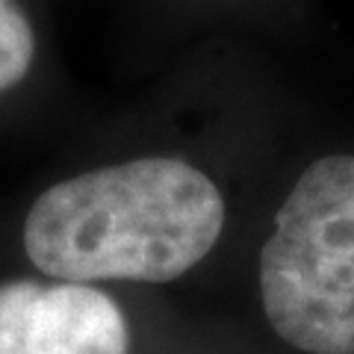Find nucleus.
Returning <instances> with one entry per match:
<instances>
[{"label": "nucleus", "instance_id": "nucleus-4", "mask_svg": "<svg viewBox=\"0 0 354 354\" xmlns=\"http://www.w3.org/2000/svg\"><path fill=\"white\" fill-rule=\"evenodd\" d=\"M36 36L27 15L12 3L0 0V92L21 83L32 65Z\"/></svg>", "mask_w": 354, "mask_h": 354}, {"label": "nucleus", "instance_id": "nucleus-1", "mask_svg": "<svg viewBox=\"0 0 354 354\" xmlns=\"http://www.w3.org/2000/svg\"><path fill=\"white\" fill-rule=\"evenodd\" d=\"M225 198L171 157L95 169L44 189L24 221V251L48 278L174 281L221 236Z\"/></svg>", "mask_w": 354, "mask_h": 354}, {"label": "nucleus", "instance_id": "nucleus-3", "mask_svg": "<svg viewBox=\"0 0 354 354\" xmlns=\"http://www.w3.org/2000/svg\"><path fill=\"white\" fill-rule=\"evenodd\" d=\"M121 307L88 283H0V354H127Z\"/></svg>", "mask_w": 354, "mask_h": 354}, {"label": "nucleus", "instance_id": "nucleus-2", "mask_svg": "<svg viewBox=\"0 0 354 354\" xmlns=\"http://www.w3.org/2000/svg\"><path fill=\"white\" fill-rule=\"evenodd\" d=\"M274 334L307 354H354V157H322L286 195L260 251Z\"/></svg>", "mask_w": 354, "mask_h": 354}]
</instances>
